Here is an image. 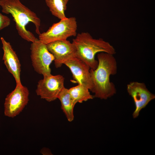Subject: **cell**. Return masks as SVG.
<instances>
[{"label": "cell", "mask_w": 155, "mask_h": 155, "mask_svg": "<svg viewBox=\"0 0 155 155\" xmlns=\"http://www.w3.org/2000/svg\"><path fill=\"white\" fill-rule=\"evenodd\" d=\"M98 65L94 70L90 69L93 97L107 99L116 93L115 84L110 81L111 75L117 73V64L113 55L102 52L97 55Z\"/></svg>", "instance_id": "cell-1"}, {"label": "cell", "mask_w": 155, "mask_h": 155, "mask_svg": "<svg viewBox=\"0 0 155 155\" xmlns=\"http://www.w3.org/2000/svg\"><path fill=\"white\" fill-rule=\"evenodd\" d=\"M2 11L10 14L15 22L16 29L19 35L23 39L32 42L36 38L34 34L27 30L26 25L32 22L35 25V32L40 33V20L34 12L23 5L20 0H0Z\"/></svg>", "instance_id": "cell-2"}, {"label": "cell", "mask_w": 155, "mask_h": 155, "mask_svg": "<svg viewBox=\"0 0 155 155\" xmlns=\"http://www.w3.org/2000/svg\"><path fill=\"white\" fill-rule=\"evenodd\" d=\"M72 43L75 48L76 57L92 70L95 69L98 65V61L95 59L96 54L103 52L114 55L116 52L108 42L102 38H94L88 32L78 33Z\"/></svg>", "instance_id": "cell-3"}, {"label": "cell", "mask_w": 155, "mask_h": 155, "mask_svg": "<svg viewBox=\"0 0 155 155\" xmlns=\"http://www.w3.org/2000/svg\"><path fill=\"white\" fill-rule=\"evenodd\" d=\"M77 27L75 17H67L53 24L46 32L40 33L38 39L46 44L54 41L67 40L69 37L76 36Z\"/></svg>", "instance_id": "cell-4"}, {"label": "cell", "mask_w": 155, "mask_h": 155, "mask_svg": "<svg viewBox=\"0 0 155 155\" xmlns=\"http://www.w3.org/2000/svg\"><path fill=\"white\" fill-rule=\"evenodd\" d=\"M30 57L35 71L43 76L51 74L50 65L54 58L48 50L46 44L37 38L30 45Z\"/></svg>", "instance_id": "cell-5"}, {"label": "cell", "mask_w": 155, "mask_h": 155, "mask_svg": "<svg viewBox=\"0 0 155 155\" xmlns=\"http://www.w3.org/2000/svg\"><path fill=\"white\" fill-rule=\"evenodd\" d=\"M29 91L22 84H16L14 89L6 96L4 104L6 116L13 118L19 114L29 100Z\"/></svg>", "instance_id": "cell-6"}, {"label": "cell", "mask_w": 155, "mask_h": 155, "mask_svg": "<svg viewBox=\"0 0 155 155\" xmlns=\"http://www.w3.org/2000/svg\"><path fill=\"white\" fill-rule=\"evenodd\" d=\"M64 78L60 75L51 74L43 76L38 82L36 92L42 99L51 102L57 98L59 94L64 87Z\"/></svg>", "instance_id": "cell-7"}, {"label": "cell", "mask_w": 155, "mask_h": 155, "mask_svg": "<svg viewBox=\"0 0 155 155\" xmlns=\"http://www.w3.org/2000/svg\"><path fill=\"white\" fill-rule=\"evenodd\" d=\"M127 91L135 104V109L132 114L134 118H137L141 110L155 98V95L148 90L144 83L131 82L127 85Z\"/></svg>", "instance_id": "cell-8"}, {"label": "cell", "mask_w": 155, "mask_h": 155, "mask_svg": "<svg viewBox=\"0 0 155 155\" xmlns=\"http://www.w3.org/2000/svg\"><path fill=\"white\" fill-rule=\"evenodd\" d=\"M46 44L48 50L54 57L57 68L60 67L65 61L76 57L74 45L67 40L54 41Z\"/></svg>", "instance_id": "cell-9"}, {"label": "cell", "mask_w": 155, "mask_h": 155, "mask_svg": "<svg viewBox=\"0 0 155 155\" xmlns=\"http://www.w3.org/2000/svg\"><path fill=\"white\" fill-rule=\"evenodd\" d=\"M63 64L70 69L75 82L84 85L90 91L91 90L93 85L90 68L87 65L76 57L68 60Z\"/></svg>", "instance_id": "cell-10"}, {"label": "cell", "mask_w": 155, "mask_h": 155, "mask_svg": "<svg viewBox=\"0 0 155 155\" xmlns=\"http://www.w3.org/2000/svg\"><path fill=\"white\" fill-rule=\"evenodd\" d=\"M1 40L3 51V60L9 72L14 78L16 84H21V64L18 57L10 43L1 37Z\"/></svg>", "instance_id": "cell-11"}, {"label": "cell", "mask_w": 155, "mask_h": 155, "mask_svg": "<svg viewBox=\"0 0 155 155\" xmlns=\"http://www.w3.org/2000/svg\"><path fill=\"white\" fill-rule=\"evenodd\" d=\"M61 104V108L69 122L74 119L73 109L75 103L72 98L68 89L65 87L60 92L57 97Z\"/></svg>", "instance_id": "cell-12"}, {"label": "cell", "mask_w": 155, "mask_h": 155, "mask_svg": "<svg viewBox=\"0 0 155 155\" xmlns=\"http://www.w3.org/2000/svg\"><path fill=\"white\" fill-rule=\"evenodd\" d=\"M89 90L84 85L78 84L68 89V91L72 98L76 104L77 102L81 103L94 98L93 96L90 94Z\"/></svg>", "instance_id": "cell-13"}, {"label": "cell", "mask_w": 155, "mask_h": 155, "mask_svg": "<svg viewBox=\"0 0 155 155\" xmlns=\"http://www.w3.org/2000/svg\"><path fill=\"white\" fill-rule=\"evenodd\" d=\"M69 0H45L52 14L60 20L67 18L65 14Z\"/></svg>", "instance_id": "cell-14"}, {"label": "cell", "mask_w": 155, "mask_h": 155, "mask_svg": "<svg viewBox=\"0 0 155 155\" xmlns=\"http://www.w3.org/2000/svg\"><path fill=\"white\" fill-rule=\"evenodd\" d=\"M10 21V18L8 16L0 13V30L9 26Z\"/></svg>", "instance_id": "cell-15"}]
</instances>
